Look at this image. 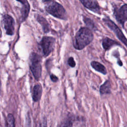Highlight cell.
I'll return each mask as SVG.
<instances>
[{
  "mask_svg": "<svg viewBox=\"0 0 127 127\" xmlns=\"http://www.w3.org/2000/svg\"><path fill=\"white\" fill-rule=\"evenodd\" d=\"M42 58L36 53H32L30 56V68L35 79L39 80L41 76Z\"/></svg>",
  "mask_w": 127,
  "mask_h": 127,
  "instance_id": "3957f363",
  "label": "cell"
},
{
  "mask_svg": "<svg viewBox=\"0 0 127 127\" xmlns=\"http://www.w3.org/2000/svg\"><path fill=\"white\" fill-rule=\"evenodd\" d=\"M14 118L12 114H9L5 120V127H15Z\"/></svg>",
  "mask_w": 127,
  "mask_h": 127,
  "instance_id": "e0dca14e",
  "label": "cell"
},
{
  "mask_svg": "<svg viewBox=\"0 0 127 127\" xmlns=\"http://www.w3.org/2000/svg\"><path fill=\"white\" fill-rule=\"evenodd\" d=\"M82 4L87 8L93 11L94 12L100 14V7L98 2L94 0H80Z\"/></svg>",
  "mask_w": 127,
  "mask_h": 127,
  "instance_id": "ba28073f",
  "label": "cell"
},
{
  "mask_svg": "<svg viewBox=\"0 0 127 127\" xmlns=\"http://www.w3.org/2000/svg\"><path fill=\"white\" fill-rule=\"evenodd\" d=\"M102 45L103 48L106 51L109 50L113 46H121L120 43L108 37H105L102 40Z\"/></svg>",
  "mask_w": 127,
  "mask_h": 127,
  "instance_id": "30bf717a",
  "label": "cell"
},
{
  "mask_svg": "<svg viewBox=\"0 0 127 127\" xmlns=\"http://www.w3.org/2000/svg\"><path fill=\"white\" fill-rule=\"evenodd\" d=\"M56 40L50 36H44L39 43L43 55L45 57L48 56L54 50Z\"/></svg>",
  "mask_w": 127,
  "mask_h": 127,
  "instance_id": "5b68a950",
  "label": "cell"
},
{
  "mask_svg": "<svg viewBox=\"0 0 127 127\" xmlns=\"http://www.w3.org/2000/svg\"><path fill=\"white\" fill-rule=\"evenodd\" d=\"M93 39L92 31L87 27H81L75 34L73 41L75 49L80 50L88 45Z\"/></svg>",
  "mask_w": 127,
  "mask_h": 127,
  "instance_id": "6da1fadb",
  "label": "cell"
},
{
  "mask_svg": "<svg viewBox=\"0 0 127 127\" xmlns=\"http://www.w3.org/2000/svg\"><path fill=\"white\" fill-rule=\"evenodd\" d=\"M91 65L95 70L102 73L103 74L105 75L107 73V69L105 67V66L98 62H96V61L91 62Z\"/></svg>",
  "mask_w": 127,
  "mask_h": 127,
  "instance_id": "4fadbf2b",
  "label": "cell"
},
{
  "mask_svg": "<svg viewBox=\"0 0 127 127\" xmlns=\"http://www.w3.org/2000/svg\"><path fill=\"white\" fill-rule=\"evenodd\" d=\"M83 21L84 23L86 24V26H87V28L89 29H92L94 31L97 30V27L94 23V22L89 18L86 17L85 16L83 17Z\"/></svg>",
  "mask_w": 127,
  "mask_h": 127,
  "instance_id": "2e32d148",
  "label": "cell"
},
{
  "mask_svg": "<svg viewBox=\"0 0 127 127\" xmlns=\"http://www.w3.org/2000/svg\"><path fill=\"white\" fill-rule=\"evenodd\" d=\"M99 91L101 95L109 94L111 93V85L109 80H107L100 86Z\"/></svg>",
  "mask_w": 127,
  "mask_h": 127,
  "instance_id": "7c38bea8",
  "label": "cell"
},
{
  "mask_svg": "<svg viewBox=\"0 0 127 127\" xmlns=\"http://www.w3.org/2000/svg\"><path fill=\"white\" fill-rule=\"evenodd\" d=\"M43 2H46L45 7L48 13L56 18L63 20L67 19L66 10L60 3L54 0H46Z\"/></svg>",
  "mask_w": 127,
  "mask_h": 127,
  "instance_id": "7a4b0ae2",
  "label": "cell"
},
{
  "mask_svg": "<svg viewBox=\"0 0 127 127\" xmlns=\"http://www.w3.org/2000/svg\"><path fill=\"white\" fill-rule=\"evenodd\" d=\"M42 88L40 84H36L32 90V97L33 101L34 102H37L38 101L42 95Z\"/></svg>",
  "mask_w": 127,
  "mask_h": 127,
  "instance_id": "8fae6325",
  "label": "cell"
},
{
  "mask_svg": "<svg viewBox=\"0 0 127 127\" xmlns=\"http://www.w3.org/2000/svg\"><path fill=\"white\" fill-rule=\"evenodd\" d=\"M113 54V56L117 59V64H118L120 66H123V63L120 59V53H119V51H115L114 52Z\"/></svg>",
  "mask_w": 127,
  "mask_h": 127,
  "instance_id": "ac0fdd59",
  "label": "cell"
},
{
  "mask_svg": "<svg viewBox=\"0 0 127 127\" xmlns=\"http://www.w3.org/2000/svg\"><path fill=\"white\" fill-rule=\"evenodd\" d=\"M73 117L69 115L60 124L58 127H72Z\"/></svg>",
  "mask_w": 127,
  "mask_h": 127,
  "instance_id": "9a60e30c",
  "label": "cell"
},
{
  "mask_svg": "<svg viewBox=\"0 0 127 127\" xmlns=\"http://www.w3.org/2000/svg\"><path fill=\"white\" fill-rule=\"evenodd\" d=\"M17 1L21 3L22 4V7L20 10V12L21 15V20L23 21L28 17L30 10V5L28 2L27 0H23Z\"/></svg>",
  "mask_w": 127,
  "mask_h": 127,
  "instance_id": "9c48e42d",
  "label": "cell"
},
{
  "mask_svg": "<svg viewBox=\"0 0 127 127\" xmlns=\"http://www.w3.org/2000/svg\"><path fill=\"white\" fill-rule=\"evenodd\" d=\"M39 127H47V122L46 118H44L39 123Z\"/></svg>",
  "mask_w": 127,
  "mask_h": 127,
  "instance_id": "ffe728a7",
  "label": "cell"
},
{
  "mask_svg": "<svg viewBox=\"0 0 127 127\" xmlns=\"http://www.w3.org/2000/svg\"><path fill=\"white\" fill-rule=\"evenodd\" d=\"M36 19H37V21L41 25V26L43 28V31L45 33L49 32V31L50 30L49 24L48 21H47V20L44 17H43L41 15H38L37 16Z\"/></svg>",
  "mask_w": 127,
  "mask_h": 127,
  "instance_id": "5bb4252c",
  "label": "cell"
},
{
  "mask_svg": "<svg viewBox=\"0 0 127 127\" xmlns=\"http://www.w3.org/2000/svg\"><path fill=\"white\" fill-rule=\"evenodd\" d=\"M2 22L6 33L9 35H13L14 32V20L13 18L8 14H4L3 16Z\"/></svg>",
  "mask_w": 127,
  "mask_h": 127,
  "instance_id": "52a82bcc",
  "label": "cell"
},
{
  "mask_svg": "<svg viewBox=\"0 0 127 127\" xmlns=\"http://www.w3.org/2000/svg\"><path fill=\"white\" fill-rule=\"evenodd\" d=\"M50 78H51V80L53 82H57L58 80V77L56 76L55 75H54L53 74H51L50 75Z\"/></svg>",
  "mask_w": 127,
  "mask_h": 127,
  "instance_id": "44dd1931",
  "label": "cell"
},
{
  "mask_svg": "<svg viewBox=\"0 0 127 127\" xmlns=\"http://www.w3.org/2000/svg\"><path fill=\"white\" fill-rule=\"evenodd\" d=\"M67 63L68 65L71 67H74L75 66V62H74V59L72 57H70L68 58L67 60Z\"/></svg>",
  "mask_w": 127,
  "mask_h": 127,
  "instance_id": "d6986e66",
  "label": "cell"
},
{
  "mask_svg": "<svg viewBox=\"0 0 127 127\" xmlns=\"http://www.w3.org/2000/svg\"><path fill=\"white\" fill-rule=\"evenodd\" d=\"M113 15L118 23L124 28L125 24L127 21V3L123 4L120 7H115Z\"/></svg>",
  "mask_w": 127,
  "mask_h": 127,
  "instance_id": "8992f818",
  "label": "cell"
},
{
  "mask_svg": "<svg viewBox=\"0 0 127 127\" xmlns=\"http://www.w3.org/2000/svg\"><path fill=\"white\" fill-rule=\"evenodd\" d=\"M103 21L104 23L114 32L118 39L120 40L127 47V39L125 37L121 29L117 26V25L108 16H106L103 18Z\"/></svg>",
  "mask_w": 127,
  "mask_h": 127,
  "instance_id": "277c9868",
  "label": "cell"
}]
</instances>
